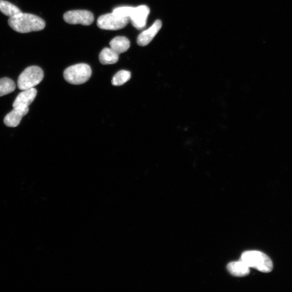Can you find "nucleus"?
<instances>
[{
    "mask_svg": "<svg viewBox=\"0 0 292 292\" xmlns=\"http://www.w3.org/2000/svg\"><path fill=\"white\" fill-rule=\"evenodd\" d=\"M8 24L13 30L20 33L40 31L46 27L45 21L39 16L23 13L9 18Z\"/></svg>",
    "mask_w": 292,
    "mask_h": 292,
    "instance_id": "nucleus-1",
    "label": "nucleus"
},
{
    "mask_svg": "<svg viewBox=\"0 0 292 292\" xmlns=\"http://www.w3.org/2000/svg\"><path fill=\"white\" fill-rule=\"evenodd\" d=\"M241 260L250 268L256 269L263 273H269L273 268L271 259L260 251H250L242 254Z\"/></svg>",
    "mask_w": 292,
    "mask_h": 292,
    "instance_id": "nucleus-2",
    "label": "nucleus"
},
{
    "mask_svg": "<svg viewBox=\"0 0 292 292\" xmlns=\"http://www.w3.org/2000/svg\"><path fill=\"white\" fill-rule=\"evenodd\" d=\"M92 75V70L86 63L72 65L65 69L63 77L65 81L73 84H81L88 81Z\"/></svg>",
    "mask_w": 292,
    "mask_h": 292,
    "instance_id": "nucleus-3",
    "label": "nucleus"
},
{
    "mask_svg": "<svg viewBox=\"0 0 292 292\" xmlns=\"http://www.w3.org/2000/svg\"><path fill=\"white\" fill-rule=\"evenodd\" d=\"M43 70L38 66H30L25 69L17 80L18 89L24 91L34 88L43 80Z\"/></svg>",
    "mask_w": 292,
    "mask_h": 292,
    "instance_id": "nucleus-4",
    "label": "nucleus"
},
{
    "mask_svg": "<svg viewBox=\"0 0 292 292\" xmlns=\"http://www.w3.org/2000/svg\"><path fill=\"white\" fill-rule=\"evenodd\" d=\"M130 21L129 18L119 15L114 13L100 16L97 25L101 30L117 31L125 28Z\"/></svg>",
    "mask_w": 292,
    "mask_h": 292,
    "instance_id": "nucleus-5",
    "label": "nucleus"
},
{
    "mask_svg": "<svg viewBox=\"0 0 292 292\" xmlns=\"http://www.w3.org/2000/svg\"><path fill=\"white\" fill-rule=\"evenodd\" d=\"M63 19L65 23L71 25L89 26L94 22V17L89 11L75 10L65 13L63 15Z\"/></svg>",
    "mask_w": 292,
    "mask_h": 292,
    "instance_id": "nucleus-6",
    "label": "nucleus"
},
{
    "mask_svg": "<svg viewBox=\"0 0 292 292\" xmlns=\"http://www.w3.org/2000/svg\"><path fill=\"white\" fill-rule=\"evenodd\" d=\"M150 13L149 8L146 5H141L134 8L133 12L129 17L130 21L138 30L145 28L148 16Z\"/></svg>",
    "mask_w": 292,
    "mask_h": 292,
    "instance_id": "nucleus-7",
    "label": "nucleus"
},
{
    "mask_svg": "<svg viewBox=\"0 0 292 292\" xmlns=\"http://www.w3.org/2000/svg\"><path fill=\"white\" fill-rule=\"evenodd\" d=\"M161 20H158L148 30L141 33L138 37L137 43L140 46H147L154 38L162 27Z\"/></svg>",
    "mask_w": 292,
    "mask_h": 292,
    "instance_id": "nucleus-8",
    "label": "nucleus"
},
{
    "mask_svg": "<svg viewBox=\"0 0 292 292\" xmlns=\"http://www.w3.org/2000/svg\"><path fill=\"white\" fill-rule=\"evenodd\" d=\"M37 95V90L34 88L28 89L21 92L15 100L13 108H26L31 105Z\"/></svg>",
    "mask_w": 292,
    "mask_h": 292,
    "instance_id": "nucleus-9",
    "label": "nucleus"
},
{
    "mask_svg": "<svg viewBox=\"0 0 292 292\" xmlns=\"http://www.w3.org/2000/svg\"><path fill=\"white\" fill-rule=\"evenodd\" d=\"M28 111L29 108H14L5 118V124L9 127H17L20 124L23 118L28 114Z\"/></svg>",
    "mask_w": 292,
    "mask_h": 292,
    "instance_id": "nucleus-10",
    "label": "nucleus"
},
{
    "mask_svg": "<svg viewBox=\"0 0 292 292\" xmlns=\"http://www.w3.org/2000/svg\"><path fill=\"white\" fill-rule=\"evenodd\" d=\"M227 268L232 276L237 277H246L250 273V267L241 259L229 263Z\"/></svg>",
    "mask_w": 292,
    "mask_h": 292,
    "instance_id": "nucleus-11",
    "label": "nucleus"
},
{
    "mask_svg": "<svg viewBox=\"0 0 292 292\" xmlns=\"http://www.w3.org/2000/svg\"><path fill=\"white\" fill-rule=\"evenodd\" d=\"M130 41L125 36H117L109 43L110 49L118 54L127 51L130 47Z\"/></svg>",
    "mask_w": 292,
    "mask_h": 292,
    "instance_id": "nucleus-12",
    "label": "nucleus"
},
{
    "mask_svg": "<svg viewBox=\"0 0 292 292\" xmlns=\"http://www.w3.org/2000/svg\"><path fill=\"white\" fill-rule=\"evenodd\" d=\"M119 58V54L110 48L103 49L99 55V60L102 64H112L116 63Z\"/></svg>",
    "mask_w": 292,
    "mask_h": 292,
    "instance_id": "nucleus-13",
    "label": "nucleus"
},
{
    "mask_svg": "<svg viewBox=\"0 0 292 292\" xmlns=\"http://www.w3.org/2000/svg\"><path fill=\"white\" fill-rule=\"evenodd\" d=\"M0 12L9 18L22 13L17 6L5 0H0Z\"/></svg>",
    "mask_w": 292,
    "mask_h": 292,
    "instance_id": "nucleus-14",
    "label": "nucleus"
},
{
    "mask_svg": "<svg viewBox=\"0 0 292 292\" xmlns=\"http://www.w3.org/2000/svg\"><path fill=\"white\" fill-rule=\"evenodd\" d=\"M15 88L16 84L12 79L8 78L0 79V97L12 93Z\"/></svg>",
    "mask_w": 292,
    "mask_h": 292,
    "instance_id": "nucleus-15",
    "label": "nucleus"
},
{
    "mask_svg": "<svg viewBox=\"0 0 292 292\" xmlns=\"http://www.w3.org/2000/svg\"><path fill=\"white\" fill-rule=\"evenodd\" d=\"M130 78L131 73L130 72L122 70L115 74L114 77L113 78L111 82L113 85L120 86L123 85V84L128 81Z\"/></svg>",
    "mask_w": 292,
    "mask_h": 292,
    "instance_id": "nucleus-16",
    "label": "nucleus"
},
{
    "mask_svg": "<svg viewBox=\"0 0 292 292\" xmlns=\"http://www.w3.org/2000/svg\"><path fill=\"white\" fill-rule=\"evenodd\" d=\"M134 9V7H120L115 8L113 12L121 16L129 18Z\"/></svg>",
    "mask_w": 292,
    "mask_h": 292,
    "instance_id": "nucleus-17",
    "label": "nucleus"
}]
</instances>
